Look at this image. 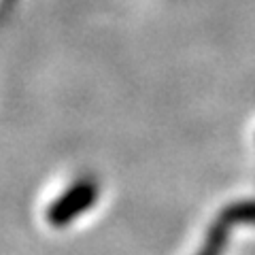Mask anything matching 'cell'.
<instances>
[{"mask_svg": "<svg viewBox=\"0 0 255 255\" xmlns=\"http://www.w3.org/2000/svg\"><path fill=\"white\" fill-rule=\"evenodd\" d=\"M94 196H96L94 183H90V181L77 183L75 189H70L66 196L55 202L53 211L49 213V219H53V223H66V219L75 217L77 213L87 209L90 202L94 200Z\"/></svg>", "mask_w": 255, "mask_h": 255, "instance_id": "cell-1", "label": "cell"}]
</instances>
